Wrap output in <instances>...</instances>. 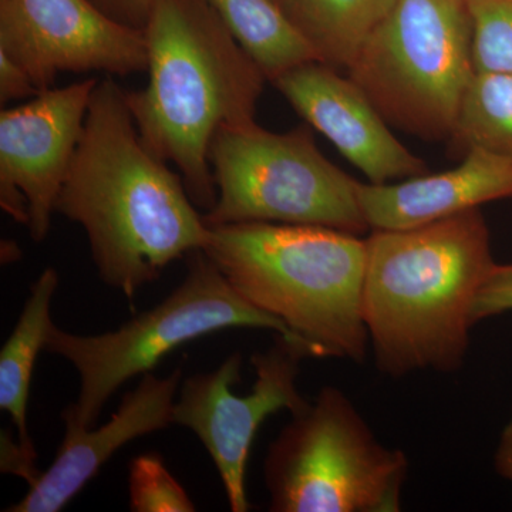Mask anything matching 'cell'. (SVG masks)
<instances>
[{
  "mask_svg": "<svg viewBox=\"0 0 512 512\" xmlns=\"http://www.w3.org/2000/svg\"><path fill=\"white\" fill-rule=\"evenodd\" d=\"M56 212L82 225L101 281L130 301L211 234L183 177L141 140L114 76L94 87Z\"/></svg>",
  "mask_w": 512,
  "mask_h": 512,
  "instance_id": "obj_1",
  "label": "cell"
},
{
  "mask_svg": "<svg viewBox=\"0 0 512 512\" xmlns=\"http://www.w3.org/2000/svg\"><path fill=\"white\" fill-rule=\"evenodd\" d=\"M494 265L480 208L420 227L372 229L362 313L377 369L392 377L461 369L474 299Z\"/></svg>",
  "mask_w": 512,
  "mask_h": 512,
  "instance_id": "obj_2",
  "label": "cell"
},
{
  "mask_svg": "<svg viewBox=\"0 0 512 512\" xmlns=\"http://www.w3.org/2000/svg\"><path fill=\"white\" fill-rule=\"evenodd\" d=\"M144 32L148 82L126 92L128 109L143 143L177 165L205 214L217 201L212 140L255 123L268 79L207 0H154Z\"/></svg>",
  "mask_w": 512,
  "mask_h": 512,
  "instance_id": "obj_3",
  "label": "cell"
},
{
  "mask_svg": "<svg viewBox=\"0 0 512 512\" xmlns=\"http://www.w3.org/2000/svg\"><path fill=\"white\" fill-rule=\"evenodd\" d=\"M210 228L202 251L248 302L281 320L315 359L365 362L366 239L311 225Z\"/></svg>",
  "mask_w": 512,
  "mask_h": 512,
  "instance_id": "obj_4",
  "label": "cell"
},
{
  "mask_svg": "<svg viewBox=\"0 0 512 512\" xmlns=\"http://www.w3.org/2000/svg\"><path fill=\"white\" fill-rule=\"evenodd\" d=\"M274 330L312 356L286 325L248 302L204 251L190 255L184 281L150 311L101 335H76L53 323L46 350L72 363L80 376L76 402L62 419L66 429H89L117 390L146 375L168 353L220 330Z\"/></svg>",
  "mask_w": 512,
  "mask_h": 512,
  "instance_id": "obj_5",
  "label": "cell"
},
{
  "mask_svg": "<svg viewBox=\"0 0 512 512\" xmlns=\"http://www.w3.org/2000/svg\"><path fill=\"white\" fill-rule=\"evenodd\" d=\"M470 0H394L346 74L392 127L451 140L474 73Z\"/></svg>",
  "mask_w": 512,
  "mask_h": 512,
  "instance_id": "obj_6",
  "label": "cell"
},
{
  "mask_svg": "<svg viewBox=\"0 0 512 512\" xmlns=\"http://www.w3.org/2000/svg\"><path fill=\"white\" fill-rule=\"evenodd\" d=\"M409 460L376 439L336 387L292 414L265 458L274 512H399Z\"/></svg>",
  "mask_w": 512,
  "mask_h": 512,
  "instance_id": "obj_7",
  "label": "cell"
},
{
  "mask_svg": "<svg viewBox=\"0 0 512 512\" xmlns=\"http://www.w3.org/2000/svg\"><path fill=\"white\" fill-rule=\"evenodd\" d=\"M210 163L217 201L210 227L245 222L311 225L362 235L369 231L359 181L320 153L305 128L272 133L252 123L221 130Z\"/></svg>",
  "mask_w": 512,
  "mask_h": 512,
  "instance_id": "obj_8",
  "label": "cell"
},
{
  "mask_svg": "<svg viewBox=\"0 0 512 512\" xmlns=\"http://www.w3.org/2000/svg\"><path fill=\"white\" fill-rule=\"evenodd\" d=\"M309 357L299 346L278 336L275 346L251 357L255 383L238 396L231 387L241 380L242 357L234 353L217 369L197 373L181 384L175 399L174 424L194 431L207 448L234 512L249 511L247 467L256 433L271 414H292L308 406L296 386L299 363Z\"/></svg>",
  "mask_w": 512,
  "mask_h": 512,
  "instance_id": "obj_9",
  "label": "cell"
},
{
  "mask_svg": "<svg viewBox=\"0 0 512 512\" xmlns=\"http://www.w3.org/2000/svg\"><path fill=\"white\" fill-rule=\"evenodd\" d=\"M0 52L40 93L62 73L130 76L148 66L144 29L111 19L90 0H0Z\"/></svg>",
  "mask_w": 512,
  "mask_h": 512,
  "instance_id": "obj_10",
  "label": "cell"
},
{
  "mask_svg": "<svg viewBox=\"0 0 512 512\" xmlns=\"http://www.w3.org/2000/svg\"><path fill=\"white\" fill-rule=\"evenodd\" d=\"M96 77L49 89L0 113V207L45 241L82 140Z\"/></svg>",
  "mask_w": 512,
  "mask_h": 512,
  "instance_id": "obj_11",
  "label": "cell"
},
{
  "mask_svg": "<svg viewBox=\"0 0 512 512\" xmlns=\"http://www.w3.org/2000/svg\"><path fill=\"white\" fill-rule=\"evenodd\" d=\"M272 84L370 184L396 183L429 171L426 161L397 140L392 126L348 74L309 62L281 74Z\"/></svg>",
  "mask_w": 512,
  "mask_h": 512,
  "instance_id": "obj_12",
  "label": "cell"
},
{
  "mask_svg": "<svg viewBox=\"0 0 512 512\" xmlns=\"http://www.w3.org/2000/svg\"><path fill=\"white\" fill-rule=\"evenodd\" d=\"M181 379V369L165 377L146 373L136 389L123 397L106 424L96 429L64 430L62 446L52 466L29 485L22 500L5 511H62L121 447L174 424V403Z\"/></svg>",
  "mask_w": 512,
  "mask_h": 512,
  "instance_id": "obj_13",
  "label": "cell"
},
{
  "mask_svg": "<svg viewBox=\"0 0 512 512\" xmlns=\"http://www.w3.org/2000/svg\"><path fill=\"white\" fill-rule=\"evenodd\" d=\"M512 198V160L471 148L457 167L387 184L359 187L370 231L420 227Z\"/></svg>",
  "mask_w": 512,
  "mask_h": 512,
  "instance_id": "obj_14",
  "label": "cell"
},
{
  "mask_svg": "<svg viewBox=\"0 0 512 512\" xmlns=\"http://www.w3.org/2000/svg\"><path fill=\"white\" fill-rule=\"evenodd\" d=\"M59 286L55 268H46L30 286L18 322L0 352V409L9 414L20 446L36 454L28 430L30 384L37 356L46 350L53 326L52 301Z\"/></svg>",
  "mask_w": 512,
  "mask_h": 512,
  "instance_id": "obj_15",
  "label": "cell"
},
{
  "mask_svg": "<svg viewBox=\"0 0 512 512\" xmlns=\"http://www.w3.org/2000/svg\"><path fill=\"white\" fill-rule=\"evenodd\" d=\"M394 0H286L285 13L318 62L346 72Z\"/></svg>",
  "mask_w": 512,
  "mask_h": 512,
  "instance_id": "obj_16",
  "label": "cell"
},
{
  "mask_svg": "<svg viewBox=\"0 0 512 512\" xmlns=\"http://www.w3.org/2000/svg\"><path fill=\"white\" fill-rule=\"evenodd\" d=\"M269 82L299 64L318 62L275 0H207Z\"/></svg>",
  "mask_w": 512,
  "mask_h": 512,
  "instance_id": "obj_17",
  "label": "cell"
},
{
  "mask_svg": "<svg viewBox=\"0 0 512 512\" xmlns=\"http://www.w3.org/2000/svg\"><path fill=\"white\" fill-rule=\"evenodd\" d=\"M451 141L512 160V73L477 72L468 84Z\"/></svg>",
  "mask_w": 512,
  "mask_h": 512,
  "instance_id": "obj_18",
  "label": "cell"
},
{
  "mask_svg": "<svg viewBox=\"0 0 512 512\" xmlns=\"http://www.w3.org/2000/svg\"><path fill=\"white\" fill-rule=\"evenodd\" d=\"M130 510L134 512H192L190 495L156 453L133 458L128 474Z\"/></svg>",
  "mask_w": 512,
  "mask_h": 512,
  "instance_id": "obj_19",
  "label": "cell"
},
{
  "mask_svg": "<svg viewBox=\"0 0 512 512\" xmlns=\"http://www.w3.org/2000/svg\"><path fill=\"white\" fill-rule=\"evenodd\" d=\"M478 72L512 73V0H470Z\"/></svg>",
  "mask_w": 512,
  "mask_h": 512,
  "instance_id": "obj_20",
  "label": "cell"
},
{
  "mask_svg": "<svg viewBox=\"0 0 512 512\" xmlns=\"http://www.w3.org/2000/svg\"><path fill=\"white\" fill-rule=\"evenodd\" d=\"M512 312V264H497L478 289L471 311L473 325Z\"/></svg>",
  "mask_w": 512,
  "mask_h": 512,
  "instance_id": "obj_21",
  "label": "cell"
},
{
  "mask_svg": "<svg viewBox=\"0 0 512 512\" xmlns=\"http://www.w3.org/2000/svg\"><path fill=\"white\" fill-rule=\"evenodd\" d=\"M40 94L29 73L15 60L0 52V103L28 99Z\"/></svg>",
  "mask_w": 512,
  "mask_h": 512,
  "instance_id": "obj_22",
  "label": "cell"
},
{
  "mask_svg": "<svg viewBox=\"0 0 512 512\" xmlns=\"http://www.w3.org/2000/svg\"><path fill=\"white\" fill-rule=\"evenodd\" d=\"M90 2L111 19L136 29L146 28L154 5V0H90Z\"/></svg>",
  "mask_w": 512,
  "mask_h": 512,
  "instance_id": "obj_23",
  "label": "cell"
},
{
  "mask_svg": "<svg viewBox=\"0 0 512 512\" xmlns=\"http://www.w3.org/2000/svg\"><path fill=\"white\" fill-rule=\"evenodd\" d=\"M36 454H30L19 441L10 436L9 430H2V471L25 478L29 485L39 477L35 468Z\"/></svg>",
  "mask_w": 512,
  "mask_h": 512,
  "instance_id": "obj_24",
  "label": "cell"
},
{
  "mask_svg": "<svg viewBox=\"0 0 512 512\" xmlns=\"http://www.w3.org/2000/svg\"><path fill=\"white\" fill-rule=\"evenodd\" d=\"M494 466L497 473L512 484V417L495 448Z\"/></svg>",
  "mask_w": 512,
  "mask_h": 512,
  "instance_id": "obj_25",
  "label": "cell"
},
{
  "mask_svg": "<svg viewBox=\"0 0 512 512\" xmlns=\"http://www.w3.org/2000/svg\"><path fill=\"white\" fill-rule=\"evenodd\" d=\"M276 3H278L279 6H281L282 9L285 8L286 0H275ZM285 12V10H284Z\"/></svg>",
  "mask_w": 512,
  "mask_h": 512,
  "instance_id": "obj_26",
  "label": "cell"
}]
</instances>
